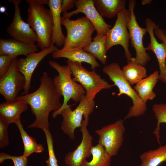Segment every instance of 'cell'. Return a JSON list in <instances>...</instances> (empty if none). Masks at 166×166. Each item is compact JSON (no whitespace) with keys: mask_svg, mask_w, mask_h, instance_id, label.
Segmentation results:
<instances>
[{"mask_svg":"<svg viewBox=\"0 0 166 166\" xmlns=\"http://www.w3.org/2000/svg\"><path fill=\"white\" fill-rule=\"evenodd\" d=\"M131 16V12L128 9L125 8L119 13L114 25L109 30L106 35L107 52L114 46L120 45L124 49L128 63L132 57L128 49L130 38L127 27Z\"/></svg>","mask_w":166,"mask_h":166,"instance_id":"cell-8","label":"cell"},{"mask_svg":"<svg viewBox=\"0 0 166 166\" xmlns=\"http://www.w3.org/2000/svg\"><path fill=\"white\" fill-rule=\"evenodd\" d=\"M7 160H11L14 166H27L28 163L27 157L23 155L19 156H13L5 152L0 153V163H2Z\"/></svg>","mask_w":166,"mask_h":166,"instance_id":"cell-30","label":"cell"},{"mask_svg":"<svg viewBox=\"0 0 166 166\" xmlns=\"http://www.w3.org/2000/svg\"><path fill=\"white\" fill-rule=\"evenodd\" d=\"M75 0H62L61 5V13L63 14L67 12L74 6Z\"/></svg>","mask_w":166,"mask_h":166,"instance_id":"cell-33","label":"cell"},{"mask_svg":"<svg viewBox=\"0 0 166 166\" xmlns=\"http://www.w3.org/2000/svg\"><path fill=\"white\" fill-rule=\"evenodd\" d=\"M49 64L58 73L53 78V81L57 91L64 98L61 107L52 113V117L54 118L69 105L68 103L70 99L75 102H80L85 96L86 92L80 84H78L72 78V73L67 65H61L57 62L51 60L49 61Z\"/></svg>","mask_w":166,"mask_h":166,"instance_id":"cell-3","label":"cell"},{"mask_svg":"<svg viewBox=\"0 0 166 166\" xmlns=\"http://www.w3.org/2000/svg\"><path fill=\"white\" fill-rule=\"evenodd\" d=\"M38 47L35 44H27L12 38L0 39V55H6L17 57L26 56L38 51Z\"/></svg>","mask_w":166,"mask_h":166,"instance_id":"cell-17","label":"cell"},{"mask_svg":"<svg viewBox=\"0 0 166 166\" xmlns=\"http://www.w3.org/2000/svg\"><path fill=\"white\" fill-rule=\"evenodd\" d=\"M83 48V49L97 58L103 65L107 62L106 44L107 36H97Z\"/></svg>","mask_w":166,"mask_h":166,"instance_id":"cell-24","label":"cell"},{"mask_svg":"<svg viewBox=\"0 0 166 166\" xmlns=\"http://www.w3.org/2000/svg\"><path fill=\"white\" fill-rule=\"evenodd\" d=\"M62 0H49L48 6L53 18V33L51 44L57 47L63 46L65 39L61 28V14Z\"/></svg>","mask_w":166,"mask_h":166,"instance_id":"cell-19","label":"cell"},{"mask_svg":"<svg viewBox=\"0 0 166 166\" xmlns=\"http://www.w3.org/2000/svg\"><path fill=\"white\" fill-rule=\"evenodd\" d=\"M58 49L57 46L51 44L48 48L42 49L38 52L31 53L25 58L18 59V69L24 76L26 80L25 86L23 95L29 93L33 74L39 63L47 55Z\"/></svg>","mask_w":166,"mask_h":166,"instance_id":"cell-14","label":"cell"},{"mask_svg":"<svg viewBox=\"0 0 166 166\" xmlns=\"http://www.w3.org/2000/svg\"><path fill=\"white\" fill-rule=\"evenodd\" d=\"M159 77V71L156 70L134 86L133 89L144 103H146L148 100H152L156 97V93L153 90Z\"/></svg>","mask_w":166,"mask_h":166,"instance_id":"cell-21","label":"cell"},{"mask_svg":"<svg viewBox=\"0 0 166 166\" xmlns=\"http://www.w3.org/2000/svg\"><path fill=\"white\" fill-rule=\"evenodd\" d=\"M152 1V0H142L141 1V2L142 5H144L150 3Z\"/></svg>","mask_w":166,"mask_h":166,"instance_id":"cell-35","label":"cell"},{"mask_svg":"<svg viewBox=\"0 0 166 166\" xmlns=\"http://www.w3.org/2000/svg\"><path fill=\"white\" fill-rule=\"evenodd\" d=\"M9 1L14 3L15 12L12 21L7 28V33L14 40L25 43L35 44L37 42V36L29 24L22 18L19 7L21 1Z\"/></svg>","mask_w":166,"mask_h":166,"instance_id":"cell-12","label":"cell"},{"mask_svg":"<svg viewBox=\"0 0 166 166\" xmlns=\"http://www.w3.org/2000/svg\"><path fill=\"white\" fill-rule=\"evenodd\" d=\"M102 71L109 76L114 85L118 88L119 93L116 94L118 97L125 94L132 101V105L129 108L124 120L143 115L147 110V104L141 100L125 78L119 64L116 62H112L105 65L102 69Z\"/></svg>","mask_w":166,"mask_h":166,"instance_id":"cell-4","label":"cell"},{"mask_svg":"<svg viewBox=\"0 0 166 166\" xmlns=\"http://www.w3.org/2000/svg\"><path fill=\"white\" fill-rule=\"evenodd\" d=\"M89 120V118L85 119L82 122L80 127L82 139L80 144L74 151L65 156V163L68 166H81L86 158L92 155L91 150L93 137L87 128Z\"/></svg>","mask_w":166,"mask_h":166,"instance_id":"cell-15","label":"cell"},{"mask_svg":"<svg viewBox=\"0 0 166 166\" xmlns=\"http://www.w3.org/2000/svg\"><path fill=\"white\" fill-rule=\"evenodd\" d=\"M91 152L92 160L89 162L85 160L81 166H110L112 157L102 146L98 144L93 146Z\"/></svg>","mask_w":166,"mask_h":166,"instance_id":"cell-27","label":"cell"},{"mask_svg":"<svg viewBox=\"0 0 166 166\" xmlns=\"http://www.w3.org/2000/svg\"><path fill=\"white\" fill-rule=\"evenodd\" d=\"M136 1L135 0L128 1V9L131 12V18L127 24L129 33L131 44L134 49L137 63L144 66L150 60V57L144 46L143 38L148 32L146 28H142L138 24L134 14V9Z\"/></svg>","mask_w":166,"mask_h":166,"instance_id":"cell-9","label":"cell"},{"mask_svg":"<svg viewBox=\"0 0 166 166\" xmlns=\"http://www.w3.org/2000/svg\"><path fill=\"white\" fill-rule=\"evenodd\" d=\"M9 124L0 118V148H3L9 144L8 129Z\"/></svg>","mask_w":166,"mask_h":166,"instance_id":"cell-31","label":"cell"},{"mask_svg":"<svg viewBox=\"0 0 166 166\" xmlns=\"http://www.w3.org/2000/svg\"><path fill=\"white\" fill-rule=\"evenodd\" d=\"M61 24L67 31L62 48L83 49L92 41V35L95 29L93 23L86 16L74 20L61 17Z\"/></svg>","mask_w":166,"mask_h":166,"instance_id":"cell-5","label":"cell"},{"mask_svg":"<svg viewBox=\"0 0 166 166\" xmlns=\"http://www.w3.org/2000/svg\"><path fill=\"white\" fill-rule=\"evenodd\" d=\"M122 70L124 77L131 85L147 77L145 68L137 63L135 57H132Z\"/></svg>","mask_w":166,"mask_h":166,"instance_id":"cell-23","label":"cell"},{"mask_svg":"<svg viewBox=\"0 0 166 166\" xmlns=\"http://www.w3.org/2000/svg\"><path fill=\"white\" fill-rule=\"evenodd\" d=\"M17 126L24 145V152L23 155L28 157L34 153H40L44 149L43 144H38L35 140L27 134L23 128L21 121L16 123Z\"/></svg>","mask_w":166,"mask_h":166,"instance_id":"cell-26","label":"cell"},{"mask_svg":"<svg viewBox=\"0 0 166 166\" xmlns=\"http://www.w3.org/2000/svg\"><path fill=\"white\" fill-rule=\"evenodd\" d=\"M17 57L13 60L6 73L0 79V93L6 101L17 100L19 92L24 89L26 80L24 76L18 70Z\"/></svg>","mask_w":166,"mask_h":166,"instance_id":"cell-11","label":"cell"},{"mask_svg":"<svg viewBox=\"0 0 166 166\" xmlns=\"http://www.w3.org/2000/svg\"><path fill=\"white\" fill-rule=\"evenodd\" d=\"M125 128L124 121L120 119L95 132L99 136L98 144L102 146L111 157L116 156L122 145Z\"/></svg>","mask_w":166,"mask_h":166,"instance_id":"cell-10","label":"cell"},{"mask_svg":"<svg viewBox=\"0 0 166 166\" xmlns=\"http://www.w3.org/2000/svg\"><path fill=\"white\" fill-rule=\"evenodd\" d=\"M66 62L74 77L73 79L83 87L86 92L85 96L90 100H94L97 94L102 90L109 89L115 85L102 78L94 69L87 70L81 63L68 60Z\"/></svg>","mask_w":166,"mask_h":166,"instance_id":"cell-6","label":"cell"},{"mask_svg":"<svg viewBox=\"0 0 166 166\" xmlns=\"http://www.w3.org/2000/svg\"><path fill=\"white\" fill-rule=\"evenodd\" d=\"M74 6L76 9L63 14L62 18L70 19L73 15L83 13L93 23L97 32L96 35L105 36L112 28L99 14L95 6L94 0H75Z\"/></svg>","mask_w":166,"mask_h":166,"instance_id":"cell-13","label":"cell"},{"mask_svg":"<svg viewBox=\"0 0 166 166\" xmlns=\"http://www.w3.org/2000/svg\"><path fill=\"white\" fill-rule=\"evenodd\" d=\"M53 58H66L68 60L80 63L85 62L90 65L91 69H93L100 66L96 58L83 49L78 48L58 49L51 53Z\"/></svg>","mask_w":166,"mask_h":166,"instance_id":"cell-18","label":"cell"},{"mask_svg":"<svg viewBox=\"0 0 166 166\" xmlns=\"http://www.w3.org/2000/svg\"><path fill=\"white\" fill-rule=\"evenodd\" d=\"M140 157L141 163L139 166H158L166 161V144L144 152Z\"/></svg>","mask_w":166,"mask_h":166,"instance_id":"cell-25","label":"cell"},{"mask_svg":"<svg viewBox=\"0 0 166 166\" xmlns=\"http://www.w3.org/2000/svg\"><path fill=\"white\" fill-rule=\"evenodd\" d=\"M95 101H91L84 96L80 101L76 108L72 110L69 105L61 112L62 117L61 129L72 140L75 139L74 132L77 128L81 127L82 121L89 118L94 108Z\"/></svg>","mask_w":166,"mask_h":166,"instance_id":"cell-7","label":"cell"},{"mask_svg":"<svg viewBox=\"0 0 166 166\" xmlns=\"http://www.w3.org/2000/svg\"><path fill=\"white\" fill-rule=\"evenodd\" d=\"M154 33L158 38L166 45V31L159 28L157 25L154 30Z\"/></svg>","mask_w":166,"mask_h":166,"instance_id":"cell-34","label":"cell"},{"mask_svg":"<svg viewBox=\"0 0 166 166\" xmlns=\"http://www.w3.org/2000/svg\"><path fill=\"white\" fill-rule=\"evenodd\" d=\"M28 108L25 101L17 100L12 102L6 101L0 104V118L9 124L20 121L21 114Z\"/></svg>","mask_w":166,"mask_h":166,"instance_id":"cell-20","label":"cell"},{"mask_svg":"<svg viewBox=\"0 0 166 166\" xmlns=\"http://www.w3.org/2000/svg\"><path fill=\"white\" fill-rule=\"evenodd\" d=\"M38 88L31 93L18 96L17 100L25 102L29 105L35 117L34 121L27 128H37L49 130V117L50 113L58 110L61 107V96L57 91L53 78L46 72L40 78Z\"/></svg>","mask_w":166,"mask_h":166,"instance_id":"cell-1","label":"cell"},{"mask_svg":"<svg viewBox=\"0 0 166 166\" xmlns=\"http://www.w3.org/2000/svg\"><path fill=\"white\" fill-rule=\"evenodd\" d=\"M152 110L157 121L156 127L153 133L155 135L157 142L161 144L160 141V125L166 124V104H156L152 106Z\"/></svg>","mask_w":166,"mask_h":166,"instance_id":"cell-28","label":"cell"},{"mask_svg":"<svg viewBox=\"0 0 166 166\" xmlns=\"http://www.w3.org/2000/svg\"><path fill=\"white\" fill-rule=\"evenodd\" d=\"M97 10L102 17L112 19L125 8L126 0H94Z\"/></svg>","mask_w":166,"mask_h":166,"instance_id":"cell-22","label":"cell"},{"mask_svg":"<svg viewBox=\"0 0 166 166\" xmlns=\"http://www.w3.org/2000/svg\"><path fill=\"white\" fill-rule=\"evenodd\" d=\"M0 12L1 13L7 14L6 12V8L4 6H1L0 7Z\"/></svg>","mask_w":166,"mask_h":166,"instance_id":"cell-36","label":"cell"},{"mask_svg":"<svg viewBox=\"0 0 166 166\" xmlns=\"http://www.w3.org/2000/svg\"><path fill=\"white\" fill-rule=\"evenodd\" d=\"M28 4L27 23L36 33L37 46L41 49L51 45L53 33L52 13L44 5H48L49 0H26Z\"/></svg>","mask_w":166,"mask_h":166,"instance_id":"cell-2","label":"cell"},{"mask_svg":"<svg viewBox=\"0 0 166 166\" xmlns=\"http://www.w3.org/2000/svg\"><path fill=\"white\" fill-rule=\"evenodd\" d=\"M44 132L46 139L48 152V158L46 161L47 166H58L55 155L52 136L49 130H45Z\"/></svg>","mask_w":166,"mask_h":166,"instance_id":"cell-29","label":"cell"},{"mask_svg":"<svg viewBox=\"0 0 166 166\" xmlns=\"http://www.w3.org/2000/svg\"><path fill=\"white\" fill-rule=\"evenodd\" d=\"M146 28L150 38V42L145 48L146 50L152 51L157 58L160 73L159 80L166 84V45L163 42H159L155 36L154 30L157 25L151 18L145 20Z\"/></svg>","mask_w":166,"mask_h":166,"instance_id":"cell-16","label":"cell"},{"mask_svg":"<svg viewBox=\"0 0 166 166\" xmlns=\"http://www.w3.org/2000/svg\"><path fill=\"white\" fill-rule=\"evenodd\" d=\"M15 58L8 55H0V78L7 72Z\"/></svg>","mask_w":166,"mask_h":166,"instance_id":"cell-32","label":"cell"}]
</instances>
